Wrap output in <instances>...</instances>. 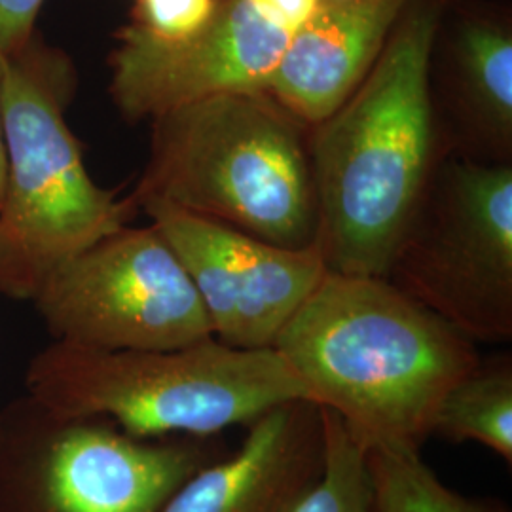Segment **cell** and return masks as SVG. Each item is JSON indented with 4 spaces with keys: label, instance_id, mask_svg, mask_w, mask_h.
Returning a JSON list of instances; mask_svg holds the SVG:
<instances>
[{
    "label": "cell",
    "instance_id": "obj_9",
    "mask_svg": "<svg viewBox=\"0 0 512 512\" xmlns=\"http://www.w3.org/2000/svg\"><path fill=\"white\" fill-rule=\"evenodd\" d=\"M139 209L183 262L213 338L224 346L274 348L281 329L327 272L315 243L279 247L156 200Z\"/></svg>",
    "mask_w": 512,
    "mask_h": 512
},
{
    "label": "cell",
    "instance_id": "obj_10",
    "mask_svg": "<svg viewBox=\"0 0 512 512\" xmlns=\"http://www.w3.org/2000/svg\"><path fill=\"white\" fill-rule=\"evenodd\" d=\"M249 0H217L198 33L160 40L124 25L109 57V92L128 122L232 92H266L289 40Z\"/></svg>",
    "mask_w": 512,
    "mask_h": 512
},
{
    "label": "cell",
    "instance_id": "obj_5",
    "mask_svg": "<svg viewBox=\"0 0 512 512\" xmlns=\"http://www.w3.org/2000/svg\"><path fill=\"white\" fill-rule=\"evenodd\" d=\"M25 393L69 416L112 421L137 439L219 437L275 404L313 401L277 349L230 348L215 338L162 351L52 342L29 361Z\"/></svg>",
    "mask_w": 512,
    "mask_h": 512
},
{
    "label": "cell",
    "instance_id": "obj_13",
    "mask_svg": "<svg viewBox=\"0 0 512 512\" xmlns=\"http://www.w3.org/2000/svg\"><path fill=\"white\" fill-rule=\"evenodd\" d=\"M408 0H321L294 33L266 92L306 124L325 120L365 78Z\"/></svg>",
    "mask_w": 512,
    "mask_h": 512
},
{
    "label": "cell",
    "instance_id": "obj_2",
    "mask_svg": "<svg viewBox=\"0 0 512 512\" xmlns=\"http://www.w3.org/2000/svg\"><path fill=\"white\" fill-rule=\"evenodd\" d=\"M274 349L365 450H421L444 395L480 361L476 342L389 279L330 270Z\"/></svg>",
    "mask_w": 512,
    "mask_h": 512
},
{
    "label": "cell",
    "instance_id": "obj_3",
    "mask_svg": "<svg viewBox=\"0 0 512 512\" xmlns=\"http://www.w3.org/2000/svg\"><path fill=\"white\" fill-rule=\"evenodd\" d=\"M150 124L137 209L156 200L279 247L315 243L310 124L270 93H220Z\"/></svg>",
    "mask_w": 512,
    "mask_h": 512
},
{
    "label": "cell",
    "instance_id": "obj_12",
    "mask_svg": "<svg viewBox=\"0 0 512 512\" xmlns=\"http://www.w3.org/2000/svg\"><path fill=\"white\" fill-rule=\"evenodd\" d=\"M325 459L321 404H275L247 425L232 456L184 480L160 512H293L323 475Z\"/></svg>",
    "mask_w": 512,
    "mask_h": 512
},
{
    "label": "cell",
    "instance_id": "obj_19",
    "mask_svg": "<svg viewBox=\"0 0 512 512\" xmlns=\"http://www.w3.org/2000/svg\"><path fill=\"white\" fill-rule=\"evenodd\" d=\"M249 2L266 21L294 35L310 21L321 0H249Z\"/></svg>",
    "mask_w": 512,
    "mask_h": 512
},
{
    "label": "cell",
    "instance_id": "obj_7",
    "mask_svg": "<svg viewBox=\"0 0 512 512\" xmlns=\"http://www.w3.org/2000/svg\"><path fill=\"white\" fill-rule=\"evenodd\" d=\"M385 279L473 342H511L512 164L444 152Z\"/></svg>",
    "mask_w": 512,
    "mask_h": 512
},
{
    "label": "cell",
    "instance_id": "obj_18",
    "mask_svg": "<svg viewBox=\"0 0 512 512\" xmlns=\"http://www.w3.org/2000/svg\"><path fill=\"white\" fill-rule=\"evenodd\" d=\"M44 2L0 0V54H16L37 33V18Z\"/></svg>",
    "mask_w": 512,
    "mask_h": 512
},
{
    "label": "cell",
    "instance_id": "obj_17",
    "mask_svg": "<svg viewBox=\"0 0 512 512\" xmlns=\"http://www.w3.org/2000/svg\"><path fill=\"white\" fill-rule=\"evenodd\" d=\"M215 4L217 0H135L129 23L160 40H183L211 19Z\"/></svg>",
    "mask_w": 512,
    "mask_h": 512
},
{
    "label": "cell",
    "instance_id": "obj_15",
    "mask_svg": "<svg viewBox=\"0 0 512 512\" xmlns=\"http://www.w3.org/2000/svg\"><path fill=\"white\" fill-rule=\"evenodd\" d=\"M365 461L378 512H511L501 501L448 488L418 448L376 444L366 448Z\"/></svg>",
    "mask_w": 512,
    "mask_h": 512
},
{
    "label": "cell",
    "instance_id": "obj_6",
    "mask_svg": "<svg viewBox=\"0 0 512 512\" xmlns=\"http://www.w3.org/2000/svg\"><path fill=\"white\" fill-rule=\"evenodd\" d=\"M222 456L219 437L137 439L25 393L0 406V512H160Z\"/></svg>",
    "mask_w": 512,
    "mask_h": 512
},
{
    "label": "cell",
    "instance_id": "obj_14",
    "mask_svg": "<svg viewBox=\"0 0 512 512\" xmlns=\"http://www.w3.org/2000/svg\"><path fill=\"white\" fill-rule=\"evenodd\" d=\"M431 437L454 444L476 442L512 467V357L499 353L478 361L444 395Z\"/></svg>",
    "mask_w": 512,
    "mask_h": 512
},
{
    "label": "cell",
    "instance_id": "obj_16",
    "mask_svg": "<svg viewBox=\"0 0 512 512\" xmlns=\"http://www.w3.org/2000/svg\"><path fill=\"white\" fill-rule=\"evenodd\" d=\"M321 412L327 439L325 469L293 512H378L365 448L353 440L334 410L321 406Z\"/></svg>",
    "mask_w": 512,
    "mask_h": 512
},
{
    "label": "cell",
    "instance_id": "obj_4",
    "mask_svg": "<svg viewBox=\"0 0 512 512\" xmlns=\"http://www.w3.org/2000/svg\"><path fill=\"white\" fill-rule=\"evenodd\" d=\"M73 59L40 33L6 57L0 294L33 300L61 264L124 228L137 211L88 173L67 124Z\"/></svg>",
    "mask_w": 512,
    "mask_h": 512
},
{
    "label": "cell",
    "instance_id": "obj_8",
    "mask_svg": "<svg viewBox=\"0 0 512 512\" xmlns=\"http://www.w3.org/2000/svg\"><path fill=\"white\" fill-rule=\"evenodd\" d=\"M31 302L54 342L78 348L162 351L213 338L200 294L154 224L95 241Z\"/></svg>",
    "mask_w": 512,
    "mask_h": 512
},
{
    "label": "cell",
    "instance_id": "obj_11",
    "mask_svg": "<svg viewBox=\"0 0 512 512\" xmlns=\"http://www.w3.org/2000/svg\"><path fill=\"white\" fill-rule=\"evenodd\" d=\"M429 97L444 152L512 164V10L505 0H450L433 38Z\"/></svg>",
    "mask_w": 512,
    "mask_h": 512
},
{
    "label": "cell",
    "instance_id": "obj_1",
    "mask_svg": "<svg viewBox=\"0 0 512 512\" xmlns=\"http://www.w3.org/2000/svg\"><path fill=\"white\" fill-rule=\"evenodd\" d=\"M450 0H408L384 50L329 116L310 126L317 232L327 270L387 277L444 154L429 97L433 38Z\"/></svg>",
    "mask_w": 512,
    "mask_h": 512
},
{
    "label": "cell",
    "instance_id": "obj_20",
    "mask_svg": "<svg viewBox=\"0 0 512 512\" xmlns=\"http://www.w3.org/2000/svg\"><path fill=\"white\" fill-rule=\"evenodd\" d=\"M4 74H6V55L0 54V196L4 188Z\"/></svg>",
    "mask_w": 512,
    "mask_h": 512
}]
</instances>
